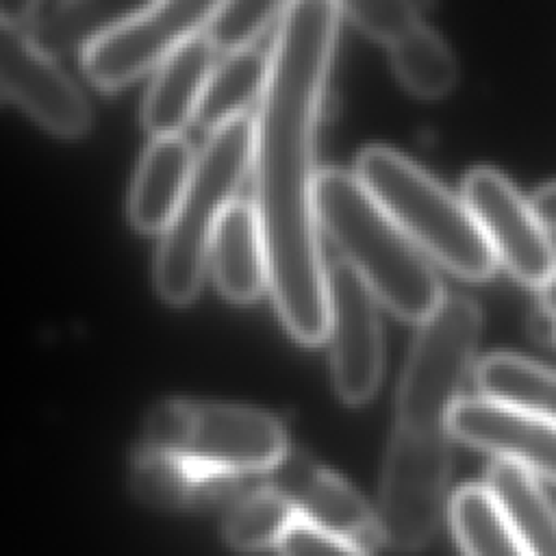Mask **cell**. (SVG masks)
<instances>
[{
  "label": "cell",
  "instance_id": "cell-1",
  "mask_svg": "<svg viewBox=\"0 0 556 556\" xmlns=\"http://www.w3.org/2000/svg\"><path fill=\"white\" fill-rule=\"evenodd\" d=\"M341 17L339 2H287L254 119L252 204L265 237L269 289L285 328L306 345L328 337L315 128Z\"/></svg>",
  "mask_w": 556,
  "mask_h": 556
},
{
  "label": "cell",
  "instance_id": "cell-2",
  "mask_svg": "<svg viewBox=\"0 0 556 556\" xmlns=\"http://www.w3.org/2000/svg\"><path fill=\"white\" fill-rule=\"evenodd\" d=\"M317 219L376 300L402 319L421 324L445 300L430 263L356 174L319 172Z\"/></svg>",
  "mask_w": 556,
  "mask_h": 556
},
{
  "label": "cell",
  "instance_id": "cell-3",
  "mask_svg": "<svg viewBox=\"0 0 556 556\" xmlns=\"http://www.w3.org/2000/svg\"><path fill=\"white\" fill-rule=\"evenodd\" d=\"M354 174L408 239L443 267L465 280H486L495 271L497 258L465 200L410 159L369 146Z\"/></svg>",
  "mask_w": 556,
  "mask_h": 556
},
{
  "label": "cell",
  "instance_id": "cell-4",
  "mask_svg": "<svg viewBox=\"0 0 556 556\" xmlns=\"http://www.w3.org/2000/svg\"><path fill=\"white\" fill-rule=\"evenodd\" d=\"M252 154L254 122L243 115L213 130L195 156L182 204L154 256V287L165 302L187 304L198 295L215 226L252 172Z\"/></svg>",
  "mask_w": 556,
  "mask_h": 556
},
{
  "label": "cell",
  "instance_id": "cell-5",
  "mask_svg": "<svg viewBox=\"0 0 556 556\" xmlns=\"http://www.w3.org/2000/svg\"><path fill=\"white\" fill-rule=\"evenodd\" d=\"M137 445L230 478L265 476L289 450L274 415L252 406L198 400L154 404Z\"/></svg>",
  "mask_w": 556,
  "mask_h": 556
},
{
  "label": "cell",
  "instance_id": "cell-6",
  "mask_svg": "<svg viewBox=\"0 0 556 556\" xmlns=\"http://www.w3.org/2000/svg\"><path fill=\"white\" fill-rule=\"evenodd\" d=\"M480 328V306L460 293L445 295L419 324L397 382L395 424L450 430L447 419L473 367Z\"/></svg>",
  "mask_w": 556,
  "mask_h": 556
},
{
  "label": "cell",
  "instance_id": "cell-7",
  "mask_svg": "<svg viewBox=\"0 0 556 556\" xmlns=\"http://www.w3.org/2000/svg\"><path fill=\"white\" fill-rule=\"evenodd\" d=\"M450 439V430L393 426L378 510L387 545L419 549L434 536L452 471Z\"/></svg>",
  "mask_w": 556,
  "mask_h": 556
},
{
  "label": "cell",
  "instance_id": "cell-8",
  "mask_svg": "<svg viewBox=\"0 0 556 556\" xmlns=\"http://www.w3.org/2000/svg\"><path fill=\"white\" fill-rule=\"evenodd\" d=\"M215 7L208 0L150 2L83 52L85 74L109 91L132 83L202 35Z\"/></svg>",
  "mask_w": 556,
  "mask_h": 556
},
{
  "label": "cell",
  "instance_id": "cell-9",
  "mask_svg": "<svg viewBox=\"0 0 556 556\" xmlns=\"http://www.w3.org/2000/svg\"><path fill=\"white\" fill-rule=\"evenodd\" d=\"M497 263L523 285L541 289L556 269L549 230L530 200L495 167H473L463 180V195Z\"/></svg>",
  "mask_w": 556,
  "mask_h": 556
},
{
  "label": "cell",
  "instance_id": "cell-10",
  "mask_svg": "<svg viewBox=\"0 0 556 556\" xmlns=\"http://www.w3.org/2000/svg\"><path fill=\"white\" fill-rule=\"evenodd\" d=\"M328 339L339 397L367 402L382 374V328L376 295L345 261L328 267Z\"/></svg>",
  "mask_w": 556,
  "mask_h": 556
},
{
  "label": "cell",
  "instance_id": "cell-11",
  "mask_svg": "<svg viewBox=\"0 0 556 556\" xmlns=\"http://www.w3.org/2000/svg\"><path fill=\"white\" fill-rule=\"evenodd\" d=\"M0 76L4 98L50 132L74 139L89 130L91 109L83 91L9 17L0 26Z\"/></svg>",
  "mask_w": 556,
  "mask_h": 556
},
{
  "label": "cell",
  "instance_id": "cell-12",
  "mask_svg": "<svg viewBox=\"0 0 556 556\" xmlns=\"http://www.w3.org/2000/svg\"><path fill=\"white\" fill-rule=\"evenodd\" d=\"M269 489L280 493L298 517L339 534L363 549L384 543L378 513L341 476L313 460L302 450H287L265 473Z\"/></svg>",
  "mask_w": 556,
  "mask_h": 556
},
{
  "label": "cell",
  "instance_id": "cell-13",
  "mask_svg": "<svg viewBox=\"0 0 556 556\" xmlns=\"http://www.w3.org/2000/svg\"><path fill=\"white\" fill-rule=\"evenodd\" d=\"M447 428L454 439L556 484V424L478 395L458 400Z\"/></svg>",
  "mask_w": 556,
  "mask_h": 556
},
{
  "label": "cell",
  "instance_id": "cell-14",
  "mask_svg": "<svg viewBox=\"0 0 556 556\" xmlns=\"http://www.w3.org/2000/svg\"><path fill=\"white\" fill-rule=\"evenodd\" d=\"M150 2L122 0H67L24 2L15 11L2 9V17L17 22L48 54L80 48L83 52L109 30L146 9Z\"/></svg>",
  "mask_w": 556,
  "mask_h": 556
},
{
  "label": "cell",
  "instance_id": "cell-15",
  "mask_svg": "<svg viewBox=\"0 0 556 556\" xmlns=\"http://www.w3.org/2000/svg\"><path fill=\"white\" fill-rule=\"evenodd\" d=\"M248 478L208 473L189 460L137 445L130 460V489L143 504L161 510H185L241 497Z\"/></svg>",
  "mask_w": 556,
  "mask_h": 556
},
{
  "label": "cell",
  "instance_id": "cell-16",
  "mask_svg": "<svg viewBox=\"0 0 556 556\" xmlns=\"http://www.w3.org/2000/svg\"><path fill=\"white\" fill-rule=\"evenodd\" d=\"M195 156L182 135L156 137L135 172L128 217L141 232H165L187 193Z\"/></svg>",
  "mask_w": 556,
  "mask_h": 556
},
{
  "label": "cell",
  "instance_id": "cell-17",
  "mask_svg": "<svg viewBox=\"0 0 556 556\" xmlns=\"http://www.w3.org/2000/svg\"><path fill=\"white\" fill-rule=\"evenodd\" d=\"M213 46L204 35L182 43L154 74L146 93L141 119L146 130L156 137L180 135L195 119L208 76L215 67Z\"/></svg>",
  "mask_w": 556,
  "mask_h": 556
},
{
  "label": "cell",
  "instance_id": "cell-18",
  "mask_svg": "<svg viewBox=\"0 0 556 556\" xmlns=\"http://www.w3.org/2000/svg\"><path fill=\"white\" fill-rule=\"evenodd\" d=\"M215 285L232 302H252L269 285L265 237L254 204L235 200L215 226L208 252Z\"/></svg>",
  "mask_w": 556,
  "mask_h": 556
},
{
  "label": "cell",
  "instance_id": "cell-19",
  "mask_svg": "<svg viewBox=\"0 0 556 556\" xmlns=\"http://www.w3.org/2000/svg\"><path fill=\"white\" fill-rule=\"evenodd\" d=\"M484 486L495 497L528 556H556V506L536 476L515 463L495 460L486 471Z\"/></svg>",
  "mask_w": 556,
  "mask_h": 556
},
{
  "label": "cell",
  "instance_id": "cell-20",
  "mask_svg": "<svg viewBox=\"0 0 556 556\" xmlns=\"http://www.w3.org/2000/svg\"><path fill=\"white\" fill-rule=\"evenodd\" d=\"M482 397L523 408L556 424V369L519 354H489L476 365Z\"/></svg>",
  "mask_w": 556,
  "mask_h": 556
},
{
  "label": "cell",
  "instance_id": "cell-21",
  "mask_svg": "<svg viewBox=\"0 0 556 556\" xmlns=\"http://www.w3.org/2000/svg\"><path fill=\"white\" fill-rule=\"evenodd\" d=\"M267 76L269 54L254 48L226 54L208 76L195 122L213 132L228 122L243 117L256 100L261 102Z\"/></svg>",
  "mask_w": 556,
  "mask_h": 556
},
{
  "label": "cell",
  "instance_id": "cell-22",
  "mask_svg": "<svg viewBox=\"0 0 556 556\" xmlns=\"http://www.w3.org/2000/svg\"><path fill=\"white\" fill-rule=\"evenodd\" d=\"M450 521L465 556H528L486 486L458 489L450 502Z\"/></svg>",
  "mask_w": 556,
  "mask_h": 556
},
{
  "label": "cell",
  "instance_id": "cell-23",
  "mask_svg": "<svg viewBox=\"0 0 556 556\" xmlns=\"http://www.w3.org/2000/svg\"><path fill=\"white\" fill-rule=\"evenodd\" d=\"M391 63L402 85L419 98L445 96L458 78V65L447 43L424 20L391 46Z\"/></svg>",
  "mask_w": 556,
  "mask_h": 556
},
{
  "label": "cell",
  "instance_id": "cell-24",
  "mask_svg": "<svg viewBox=\"0 0 556 556\" xmlns=\"http://www.w3.org/2000/svg\"><path fill=\"white\" fill-rule=\"evenodd\" d=\"M295 517V510L280 493L261 484L230 504L224 519V536L239 552L278 547Z\"/></svg>",
  "mask_w": 556,
  "mask_h": 556
},
{
  "label": "cell",
  "instance_id": "cell-25",
  "mask_svg": "<svg viewBox=\"0 0 556 556\" xmlns=\"http://www.w3.org/2000/svg\"><path fill=\"white\" fill-rule=\"evenodd\" d=\"M287 2L271 0H228L217 2L202 35L213 50L232 54L248 50L252 41L274 22H280Z\"/></svg>",
  "mask_w": 556,
  "mask_h": 556
},
{
  "label": "cell",
  "instance_id": "cell-26",
  "mask_svg": "<svg viewBox=\"0 0 556 556\" xmlns=\"http://www.w3.org/2000/svg\"><path fill=\"white\" fill-rule=\"evenodd\" d=\"M339 7L354 26L387 46L421 22L419 7L406 0H350Z\"/></svg>",
  "mask_w": 556,
  "mask_h": 556
},
{
  "label": "cell",
  "instance_id": "cell-27",
  "mask_svg": "<svg viewBox=\"0 0 556 556\" xmlns=\"http://www.w3.org/2000/svg\"><path fill=\"white\" fill-rule=\"evenodd\" d=\"M278 549L280 556H367L356 543L321 530L302 517L293 519Z\"/></svg>",
  "mask_w": 556,
  "mask_h": 556
},
{
  "label": "cell",
  "instance_id": "cell-28",
  "mask_svg": "<svg viewBox=\"0 0 556 556\" xmlns=\"http://www.w3.org/2000/svg\"><path fill=\"white\" fill-rule=\"evenodd\" d=\"M532 206L547 230H556V180L539 187L532 195Z\"/></svg>",
  "mask_w": 556,
  "mask_h": 556
},
{
  "label": "cell",
  "instance_id": "cell-29",
  "mask_svg": "<svg viewBox=\"0 0 556 556\" xmlns=\"http://www.w3.org/2000/svg\"><path fill=\"white\" fill-rule=\"evenodd\" d=\"M539 304H541V313H545L556 321V269L552 271L547 282L539 289Z\"/></svg>",
  "mask_w": 556,
  "mask_h": 556
}]
</instances>
